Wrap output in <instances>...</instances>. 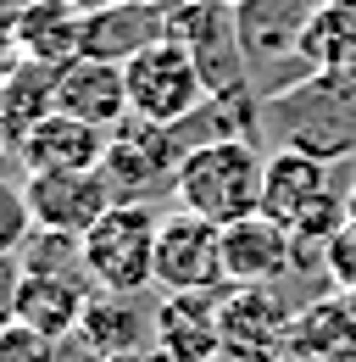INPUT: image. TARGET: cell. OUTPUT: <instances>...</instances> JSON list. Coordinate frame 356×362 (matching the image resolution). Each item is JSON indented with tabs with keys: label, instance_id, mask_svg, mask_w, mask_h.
<instances>
[{
	"label": "cell",
	"instance_id": "cell-25",
	"mask_svg": "<svg viewBox=\"0 0 356 362\" xmlns=\"http://www.w3.org/2000/svg\"><path fill=\"white\" fill-rule=\"evenodd\" d=\"M345 223L356 228V184H351V189H345Z\"/></svg>",
	"mask_w": 356,
	"mask_h": 362
},
{
	"label": "cell",
	"instance_id": "cell-18",
	"mask_svg": "<svg viewBox=\"0 0 356 362\" xmlns=\"http://www.w3.org/2000/svg\"><path fill=\"white\" fill-rule=\"evenodd\" d=\"M323 0H239V34L251 56H284L301 50V34Z\"/></svg>",
	"mask_w": 356,
	"mask_h": 362
},
{
	"label": "cell",
	"instance_id": "cell-16",
	"mask_svg": "<svg viewBox=\"0 0 356 362\" xmlns=\"http://www.w3.org/2000/svg\"><path fill=\"white\" fill-rule=\"evenodd\" d=\"M106 129H95L73 112H44L28 134L17 139V162L34 173V168H100L106 156Z\"/></svg>",
	"mask_w": 356,
	"mask_h": 362
},
{
	"label": "cell",
	"instance_id": "cell-2",
	"mask_svg": "<svg viewBox=\"0 0 356 362\" xmlns=\"http://www.w3.org/2000/svg\"><path fill=\"white\" fill-rule=\"evenodd\" d=\"M262 179L267 156L256 151V139H195L178 162L173 201L212 223H234L262 212Z\"/></svg>",
	"mask_w": 356,
	"mask_h": 362
},
{
	"label": "cell",
	"instance_id": "cell-7",
	"mask_svg": "<svg viewBox=\"0 0 356 362\" xmlns=\"http://www.w3.org/2000/svg\"><path fill=\"white\" fill-rule=\"evenodd\" d=\"M173 40L195 56L212 95L251 90V78H245L251 50H245V34H239V6L234 0H173Z\"/></svg>",
	"mask_w": 356,
	"mask_h": 362
},
{
	"label": "cell",
	"instance_id": "cell-3",
	"mask_svg": "<svg viewBox=\"0 0 356 362\" xmlns=\"http://www.w3.org/2000/svg\"><path fill=\"white\" fill-rule=\"evenodd\" d=\"M262 212L278 218L284 228H295V240L323 251V240H334L345 228V195H334V162H317L307 151L278 145L267 156L262 179Z\"/></svg>",
	"mask_w": 356,
	"mask_h": 362
},
{
	"label": "cell",
	"instance_id": "cell-22",
	"mask_svg": "<svg viewBox=\"0 0 356 362\" xmlns=\"http://www.w3.org/2000/svg\"><path fill=\"white\" fill-rule=\"evenodd\" d=\"M34 234V212H28V189L11 179H0V251H23Z\"/></svg>",
	"mask_w": 356,
	"mask_h": 362
},
{
	"label": "cell",
	"instance_id": "cell-8",
	"mask_svg": "<svg viewBox=\"0 0 356 362\" xmlns=\"http://www.w3.org/2000/svg\"><path fill=\"white\" fill-rule=\"evenodd\" d=\"M156 284L167 296H218L228 284L222 268V223L201 212H167L156 234Z\"/></svg>",
	"mask_w": 356,
	"mask_h": 362
},
{
	"label": "cell",
	"instance_id": "cell-23",
	"mask_svg": "<svg viewBox=\"0 0 356 362\" xmlns=\"http://www.w3.org/2000/svg\"><path fill=\"white\" fill-rule=\"evenodd\" d=\"M323 268L340 290H356V228L345 223L334 240H323Z\"/></svg>",
	"mask_w": 356,
	"mask_h": 362
},
{
	"label": "cell",
	"instance_id": "cell-4",
	"mask_svg": "<svg viewBox=\"0 0 356 362\" xmlns=\"http://www.w3.org/2000/svg\"><path fill=\"white\" fill-rule=\"evenodd\" d=\"M156 234H162V212L150 201H112L100 223L84 234V268L95 290L145 296L156 284Z\"/></svg>",
	"mask_w": 356,
	"mask_h": 362
},
{
	"label": "cell",
	"instance_id": "cell-11",
	"mask_svg": "<svg viewBox=\"0 0 356 362\" xmlns=\"http://www.w3.org/2000/svg\"><path fill=\"white\" fill-rule=\"evenodd\" d=\"M295 257H301L295 228H284L278 218H267V212L222 223V268H228V284H278Z\"/></svg>",
	"mask_w": 356,
	"mask_h": 362
},
{
	"label": "cell",
	"instance_id": "cell-1",
	"mask_svg": "<svg viewBox=\"0 0 356 362\" xmlns=\"http://www.w3.org/2000/svg\"><path fill=\"white\" fill-rule=\"evenodd\" d=\"M262 129L317 162L356 156V67H312V78L262 95Z\"/></svg>",
	"mask_w": 356,
	"mask_h": 362
},
{
	"label": "cell",
	"instance_id": "cell-6",
	"mask_svg": "<svg viewBox=\"0 0 356 362\" xmlns=\"http://www.w3.org/2000/svg\"><path fill=\"white\" fill-rule=\"evenodd\" d=\"M123 73H129L134 117H150V123H167V129H184L206 106V95H212L206 78H201V67H195V56L178 45L173 34L145 45L139 56H129Z\"/></svg>",
	"mask_w": 356,
	"mask_h": 362
},
{
	"label": "cell",
	"instance_id": "cell-17",
	"mask_svg": "<svg viewBox=\"0 0 356 362\" xmlns=\"http://www.w3.org/2000/svg\"><path fill=\"white\" fill-rule=\"evenodd\" d=\"M89 313V279H61V273H23L17 290V317L44 329L50 340H73Z\"/></svg>",
	"mask_w": 356,
	"mask_h": 362
},
{
	"label": "cell",
	"instance_id": "cell-14",
	"mask_svg": "<svg viewBox=\"0 0 356 362\" xmlns=\"http://www.w3.org/2000/svg\"><path fill=\"white\" fill-rule=\"evenodd\" d=\"M150 340L167 362H212L222 351V296H167Z\"/></svg>",
	"mask_w": 356,
	"mask_h": 362
},
{
	"label": "cell",
	"instance_id": "cell-20",
	"mask_svg": "<svg viewBox=\"0 0 356 362\" xmlns=\"http://www.w3.org/2000/svg\"><path fill=\"white\" fill-rule=\"evenodd\" d=\"M23 273H61V279H89L84 268V234H61V228H34L28 245L17 251ZM95 284V279H89Z\"/></svg>",
	"mask_w": 356,
	"mask_h": 362
},
{
	"label": "cell",
	"instance_id": "cell-24",
	"mask_svg": "<svg viewBox=\"0 0 356 362\" xmlns=\"http://www.w3.org/2000/svg\"><path fill=\"white\" fill-rule=\"evenodd\" d=\"M17 290H23V262L11 251H0V323L17 317Z\"/></svg>",
	"mask_w": 356,
	"mask_h": 362
},
{
	"label": "cell",
	"instance_id": "cell-10",
	"mask_svg": "<svg viewBox=\"0 0 356 362\" xmlns=\"http://www.w3.org/2000/svg\"><path fill=\"white\" fill-rule=\"evenodd\" d=\"M295 334V307L273 296V284H234L222 296V351L234 362H273Z\"/></svg>",
	"mask_w": 356,
	"mask_h": 362
},
{
	"label": "cell",
	"instance_id": "cell-12",
	"mask_svg": "<svg viewBox=\"0 0 356 362\" xmlns=\"http://www.w3.org/2000/svg\"><path fill=\"white\" fill-rule=\"evenodd\" d=\"M167 34H173V0H112L84 11V56L100 62H129Z\"/></svg>",
	"mask_w": 356,
	"mask_h": 362
},
{
	"label": "cell",
	"instance_id": "cell-26",
	"mask_svg": "<svg viewBox=\"0 0 356 362\" xmlns=\"http://www.w3.org/2000/svg\"><path fill=\"white\" fill-rule=\"evenodd\" d=\"M234 6H239V0H234Z\"/></svg>",
	"mask_w": 356,
	"mask_h": 362
},
{
	"label": "cell",
	"instance_id": "cell-5",
	"mask_svg": "<svg viewBox=\"0 0 356 362\" xmlns=\"http://www.w3.org/2000/svg\"><path fill=\"white\" fill-rule=\"evenodd\" d=\"M184 151L189 145L178 139V129L150 123V117H123L106 139V156H100L112 201H156L162 189H173Z\"/></svg>",
	"mask_w": 356,
	"mask_h": 362
},
{
	"label": "cell",
	"instance_id": "cell-19",
	"mask_svg": "<svg viewBox=\"0 0 356 362\" xmlns=\"http://www.w3.org/2000/svg\"><path fill=\"white\" fill-rule=\"evenodd\" d=\"M134 301H139V296H112V290H100V296L89 301L78 340H84L95 357H123V351L139 346L145 329H156V313H139Z\"/></svg>",
	"mask_w": 356,
	"mask_h": 362
},
{
	"label": "cell",
	"instance_id": "cell-15",
	"mask_svg": "<svg viewBox=\"0 0 356 362\" xmlns=\"http://www.w3.org/2000/svg\"><path fill=\"white\" fill-rule=\"evenodd\" d=\"M11 34L23 45V62L61 73L73 56H84V6L78 0H28L11 17Z\"/></svg>",
	"mask_w": 356,
	"mask_h": 362
},
{
	"label": "cell",
	"instance_id": "cell-21",
	"mask_svg": "<svg viewBox=\"0 0 356 362\" xmlns=\"http://www.w3.org/2000/svg\"><path fill=\"white\" fill-rule=\"evenodd\" d=\"M61 346L67 340H50L44 329L23 323V317L0 323V362H61Z\"/></svg>",
	"mask_w": 356,
	"mask_h": 362
},
{
	"label": "cell",
	"instance_id": "cell-13",
	"mask_svg": "<svg viewBox=\"0 0 356 362\" xmlns=\"http://www.w3.org/2000/svg\"><path fill=\"white\" fill-rule=\"evenodd\" d=\"M56 112H73L95 129H117L123 117H134L129 106V73L123 62H100V56H73L56 73Z\"/></svg>",
	"mask_w": 356,
	"mask_h": 362
},
{
	"label": "cell",
	"instance_id": "cell-9",
	"mask_svg": "<svg viewBox=\"0 0 356 362\" xmlns=\"http://www.w3.org/2000/svg\"><path fill=\"white\" fill-rule=\"evenodd\" d=\"M23 189H28L34 228H61V234H89L112 206L100 168H34L23 173Z\"/></svg>",
	"mask_w": 356,
	"mask_h": 362
}]
</instances>
